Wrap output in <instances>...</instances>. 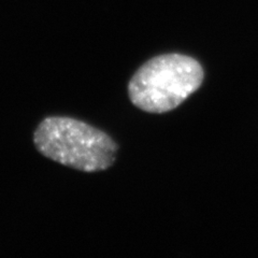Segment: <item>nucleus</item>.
I'll list each match as a JSON object with an SVG mask.
<instances>
[{"label":"nucleus","mask_w":258,"mask_h":258,"mask_svg":"<svg viewBox=\"0 0 258 258\" xmlns=\"http://www.w3.org/2000/svg\"><path fill=\"white\" fill-rule=\"evenodd\" d=\"M200 62L183 54L153 57L136 71L128 84L129 98L137 108L161 114L172 111L204 82Z\"/></svg>","instance_id":"f03ea898"},{"label":"nucleus","mask_w":258,"mask_h":258,"mask_svg":"<svg viewBox=\"0 0 258 258\" xmlns=\"http://www.w3.org/2000/svg\"><path fill=\"white\" fill-rule=\"evenodd\" d=\"M34 142L44 157L84 172L110 168L118 149L114 140L100 129L61 116L44 118L36 129Z\"/></svg>","instance_id":"f257e3e1"}]
</instances>
